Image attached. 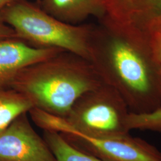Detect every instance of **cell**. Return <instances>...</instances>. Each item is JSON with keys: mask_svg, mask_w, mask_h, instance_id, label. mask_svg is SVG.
<instances>
[{"mask_svg": "<svg viewBox=\"0 0 161 161\" xmlns=\"http://www.w3.org/2000/svg\"><path fill=\"white\" fill-rule=\"evenodd\" d=\"M36 1H37V3H38V4L39 3H40V0H36Z\"/></svg>", "mask_w": 161, "mask_h": 161, "instance_id": "cell-17", "label": "cell"}, {"mask_svg": "<svg viewBox=\"0 0 161 161\" xmlns=\"http://www.w3.org/2000/svg\"><path fill=\"white\" fill-rule=\"evenodd\" d=\"M106 0H40L38 5L58 20L78 25L92 14L105 13Z\"/></svg>", "mask_w": 161, "mask_h": 161, "instance_id": "cell-8", "label": "cell"}, {"mask_svg": "<svg viewBox=\"0 0 161 161\" xmlns=\"http://www.w3.org/2000/svg\"></svg>", "mask_w": 161, "mask_h": 161, "instance_id": "cell-18", "label": "cell"}, {"mask_svg": "<svg viewBox=\"0 0 161 161\" xmlns=\"http://www.w3.org/2000/svg\"><path fill=\"white\" fill-rule=\"evenodd\" d=\"M157 50L158 53L159 54V55L160 56L161 58V36H159V37L158 38V41H157Z\"/></svg>", "mask_w": 161, "mask_h": 161, "instance_id": "cell-16", "label": "cell"}, {"mask_svg": "<svg viewBox=\"0 0 161 161\" xmlns=\"http://www.w3.org/2000/svg\"><path fill=\"white\" fill-rule=\"evenodd\" d=\"M132 0H106L105 13L112 19L119 20L129 15Z\"/></svg>", "mask_w": 161, "mask_h": 161, "instance_id": "cell-13", "label": "cell"}, {"mask_svg": "<svg viewBox=\"0 0 161 161\" xmlns=\"http://www.w3.org/2000/svg\"><path fill=\"white\" fill-rule=\"evenodd\" d=\"M34 106L28 98L17 91L0 86V131L19 116L28 113Z\"/></svg>", "mask_w": 161, "mask_h": 161, "instance_id": "cell-9", "label": "cell"}, {"mask_svg": "<svg viewBox=\"0 0 161 161\" xmlns=\"http://www.w3.org/2000/svg\"><path fill=\"white\" fill-rule=\"evenodd\" d=\"M13 0H0V11Z\"/></svg>", "mask_w": 161, "mask_h": 161, "instance_id": "cell-15", "label": "cell"}, {"mask_svg": "<svg viewBox=\"0 0 161 161\" xmlns=\"http://www.w3.org/2000/svg\"><path fill=\"white\" fill-rule=\"evenodd\" d=\"M11 38H19L14 30L6 24L0 16V41Z\"/></svg>", "mask_w": 161, "mask_h": 161, "instance_id": "cell-14", "label": "cell"}, {"mask_svg": "<svg viewBox=\"0 0 161 161\" xmlns=\"http://www.w3.org/2000/svg\"><path fill=\"white\" fill-rule=\"evenodd\" d=\"M19 38L38 48H56L92 62L94 46L87 26L64 23L28 0H13L0 11Z\"/></svg>", "mask_w": 161, "mask_h": 161, "instance_id": "cell-2", "label": "cell"}, {"mask_svg": "<svg viewBox=\"0 0 161 161\" xmlns=\"http://www.w3.org/2000/svg\"><path fill=\"white\" fill-rule=\"evenodd\" d=\"M161 20V0H132L130 14Z\"/></svg>", "mask_w": 161, "mask_h": 161, "instance_id": "cell-12", "label": "cell"}, {"mask_svg": "<svg viewBox=\"0 0 161 161\" xmlns=\"http://www.w3.org/2000/svg\"><path fill=\"white\" fill-rule=\"evenodd\" d=\"M102 84L79 98L64 118L42 110L40 114L50 122L92 137L115 138L129 134V113L123 98L112 86Z\"/></svg>", "mask_w": 161, "mask_h": 161, "instance_id": "cell-3", "label": "cell"}, {"mask_svg": "<svg viewBox=\"0 0 161 161\" xmlns=\"http://www.w3.org/2000/svg\"><path fill=\"white\" fill-rule=\"evenodd\" d=\"M60 132L75 137L92 155L104 161H161L158 150L130 134L115 138H94L64 127H61Z\"/></svg>", "mask_w": 161, "mask_h": 161, "instance_id": "cell-6", "label": "cell"}, {"mask_svg": "<svg viewBox=\"0 0 161 161\" xmlns=\"http://www.w3.org/2000/svg\"><path fill=\"white\" fill-rule=\"evenodd\" d=\"M107 62L120 83L121 92L136 106L133 114L152 112L155 89L142 58L124 41L112 38L106 47Z\"/></svg>", "mask_w": 161, "mask_h": 161, "instance_id": "cell-4", "label": "cell"}, {"mask_svg": "<svg viewBox=\"0 0 161 161\" xmlns=\"http://www.w3.org/2000/svg\"><path fill=\"white\" fill-rule=\"evenodd\" d=\"M62 52L56 48L35 47L20 38L0 41V86L8 88L22 69Z\"/></svg>", "mask_w": 161, "mask_h": 161, "instance_id": "cell-7", "label": "cell"}, {"mask_svg": "<svg viewBox=\"0 0 161 161\" xmlns=\"http://www.w3.org/2000/svg\"><path fill=\"white\" fill-rule=\"evenodd\" d=\"M45 132L46 142L56 161H103L76 149L58 132L45 130Z\"/></svg>", "mask_w": 161, "mask_h": 161, "instance_id": "cell-10", "label": "cell"}, {"mask_svg": "<svg viewBox=\"0 0 161 161\" xmlns=\"http://www.w3.org/2000/svg\"><path fill=\"white\" fill-rule=\"evenodd\" d=\"M27 114L0 131V161H56L46 141L31 127Z\"/></svg>", "mask_w": 161, "mask_h": 161, "instance_id": "cell-5", "label": "cell"}, {"mask_svg": "<svg viewBox=\"0 0 161 161\" xmlns=\"http://www.w3.org/2000/svg\"><path fill=\"white\" fill-rule=\"evenodd\" d=\"M96 74L91 62L64 51L22 69L8 88L28 98L34 108L64 118L79 98L102 84Z\"/></svg>", "mask_w": 161, "mask_h": 161, "instance_id": "cell-1", "label": "cell"}, {"mask_svg": "<svg viewBox=\"0 0 161 161\" xmlns=\"http://www.w3.org/2000/svg\"><path fill=\"white\" fill-rule=\"evenodd\" d=\"M127 125L130 131L141 130L161 132V108L148 113H129Z\"/></svg>", "mask_w": 161, "mask_h": 161, "instance_id": "cell-11", "label": "cell"}]
</instances>
